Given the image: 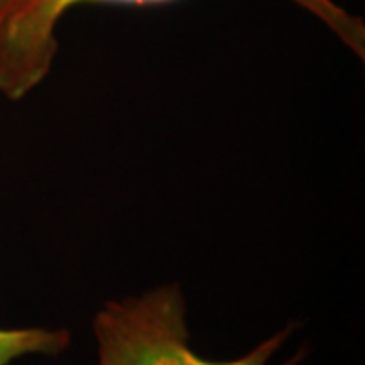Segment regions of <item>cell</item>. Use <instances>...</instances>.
Here are the masks:
<instances>
[{
    "label": "cell",
    "mask_w": 365,
    "mask_h": 365,
    "mask_svg": "<svg viewBox=\"0 0 365 365\" xmlns=\"http://www.w3.org/2000/svg\"><path fill=\"white\" fill-rule=\"evenodd\" d=\"M292 333L290 323L244 355L207 359L191 345L189 304L177 280L106 300L91 317L98 365H300L309 355L307 347L274 364Z\"/></svg>",
    "instance_id": "obj_1"
},
{
    "label": "cell",
    "mask_w": 365,
    "mask_h": 365,
    "mask_svg": "<svg viewBox=\"0 0 365 365\" xmlns=\"http://www.w3.org/2000/svg\"><path fill=\"white\" fill-rule=\"evenodd\" d=\"M179 0H0V96L21 102L51 76L59 55L57 31L81 4L165 6ZM311 14L341 45L365 61V23L337 0H288Z\"/></svg>",
    "instance_id": "obj_2"
},
{
    "label": "cell",
    "mask_w": 365,
    "mask_h": 365,
    "mask_svg": "<svg viewBox=\"0 0 365 365\" xmlns=\"http://www.w3.org/2000/svg\"><path fill=\"white\" fill-rule=\"evenodd\" d=\"M71 331L66 327H0V365H11L29 355L59 357L71 347Z\"/></svg>",
    "instance_id": "obj_3"
}]
</instances>
